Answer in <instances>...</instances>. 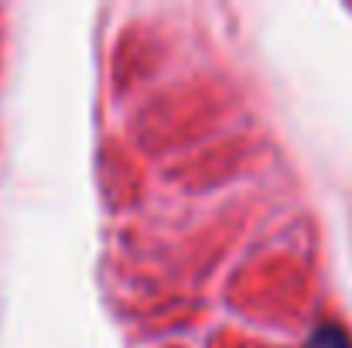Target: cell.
<instances>
[{"label":"cell","mask_w":352,"mask_h":348,"mask_svg":"<svg viewBox=\"0 0 352 348\" xmlns=\"http://www.w3.org/2000/svg\"><path fill=\"white\" fill-rule=\"evenodd\" d=\"M308 348H352L349 335L339 328V325H322L311 338H308Z\"/></svg>","instance_id":"1"}]
</instances>
